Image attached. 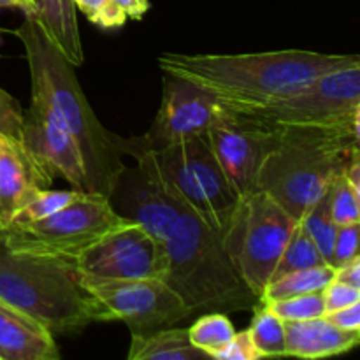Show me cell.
<instances>
[{"label":"cell","mask_w":360,"mask_h":360,"mask_svg":"<svg viewBox=\"0 0 360 360\" xmlns=\"http://www.w3.org/2000/svg\"><path fill=\"white\" fill-rule=\"evenodd\" d=\"M129 210V218L160 243L167 262L164 281L192 313L243 311L259 304L260 299L236 273L225 252L224 236L178 199L139 174Z\"/></svg>","instance_id":"6da1fadb"},{"label":"cell","mask_w":360,"mask_h":360,"mask_svg":"<svg viewBox=\"0 0 360 360\" xmlns=\"http://www.w3.org/2000/svg\"><path fill=\"white\" fill-rule=\"evenodd\" d=\"M360 60L357 55H327L306 49L245 55L158 56L162 72L188 81L234 112H250L295 94L323 74Z\"/></svg>","instance_id":"7a4b0ae2"},{"label":"cell","mask_w":360,"mask_h":360,"mask_svg":"<svg viewBox=\"0 0 360 360\" xmlns=\"http://www.w3.org/2000/svg\"><path fill=\"white\" fill-rule=\"evenodd\" d=\"M21 41L30 70L32 104L51 115L76 143L91 192L111 197L125 165L118 136L108 132L88 104L74 65L49 42L32 16L13 32Z\"/></svg>","instance_id":"3957f363"},{"label":"cell","mask_w":360,"mask_h":360,"mask_svg":"<svg viewBox=\"0 0 360 360\" xmlns=\"http://www.w3.org/2000/svg\"><path fill=\"white\" fill-rule=\"evenodd\" d=\"M359 130L278 127V144L264 160L259 190L301 220L359 155Z\"/></svg>","instance_id":"277c9868"},{"label":"cell","mask_w":360,"mask_h":360,"mask_svg":"<svg viewBox=\"0 0 360 360\" xmlns=\"http://www.w3.org/2000/svg\"><path fill=\"white\" fill-rule=\"evenodd\" d=\"M0 299L37 320L51 336L77 334L102 322L101 308L81 287L76 264L13 253L2 238Z\"/></svg>","instance_id":"5b68a950"},{"label":"cell","mask_w":360,"mask_h":360,"mask_svg":"<svg viewBox=\"0 0 360 360\" xmlns=\"http://www.w3.org/2000/svg\"><path fill=\"white\" fill-rule=\"evenodd\" d=\"M132 157L144 181L178 199L224 236L241 197L221 171L206 134Z\"/></svg>","instance_id":"8992f818"},{"label":"cell","mask_w":360,"mask_h":360,"mask_svg":"<svg viewBox=\"0 0 360 360\" xmlns=\"http://www.w3.org/2000/svg\"><path fill=\"white\" fill-rule=\"evenodd\" d=\"M129 221L112 207L111 197L90 192L42 220L0 229V238L13 253L76 264L104 236Z\"/></svg>","instance_id":"52a82bcc"},{"label":"cell","mask_w":360,"mask_h":360,"mask_svg":"<svg viewBox=\"0 0 360 360\" xmlns=\"http://www.w3.org/2000/svg\"><path fill=\"white\" fill-rule=\"evenodd\" d=\"M297 225V218L262 190L239 202L224 232V246L236 273L259 299Z\"/></svg>","instance_id":"ba28073f"},{"label":"cell","mask_w":360,"mask_h":360,"mask_svg":"<svg viewBox=\"0 0 360 360\" xmlns=\"http://www.w3.org/2000/svg\"><path fill=\"white\" fill-rule=\"evenodd\" d=\"M273 127H340L359 130L360 60L316 77L308 86L262 109L239 112Z\"/></svg>","instance_id":"9c48e42d"},{"label":"cell","mask_w":360,"mask_h":360,"mask_svg":"<svg viewBox=\"0 0 360 360\" xmlns=\"http://www.w3.org/2000/svg\"><path fill=\"white\" fill-rule=\"evenodd\" d=\"M77 278L101 308L102 322H123L132 333L172 327L192 315V309L160 278L118 280L79 269Z\"/></svg>","instance_id":"30bf717a"},{"label":"cell","mask_w":360,"mask_h":360,"mask_svg":"<svg viewBox=\"0 0 360 360\" xmlns=\"http://www.w3.org/2000/svg\"><path fill=\"white\" fill-rule=\"evenodd\" d=\"M206 137L238 195L243 199L259 190L260 167L276 148L278 129L218 105Z\"/></svg>","instance_id":"8fae6325"},{"label":"cell","mask_w":360,"mask_h":360,"mask_svg":"<svg viewBox=\"0 0 360 360\" xmlns=\"http://www.w3.org/2000/svg\"><path fill=\"white\" fill-rule=\"evenodd\" d=\"M218 105L202 90L181 77L164 74L162 102L155 122L146 136L122 139L118 146L122 155L132 157L137 151L160 150L169 144L181 143L192 137L206 134Z\"/></svg>","instance_id":"7c38bea8"},{"label":"cell","mask_w":360,"mask_h":360,"mask_svg":"<svg viewBox=\"0 0 360 360\" xmlns=\"http://www.w3.org/2000/svg\"><path fill=\"white\" fill-rule=\"evenodd\" d=\"M83 273L118 280H164L167 262L160 243L141 224L130 218L129 224L115 229L91 246L76 262Z\"/></svg>","instance_id":"4fadbf2b"},{"label":"cell","mask_w":360,"mask_h":360,"mask_svg":"<svg viewBox=\"0 0 360 360\" xmlns=\"http://www.w3.org/2000/svg\"><path fill=\"white\" fill-rule=\"evenodd\" d=\"M21 144L53 181L56 176H62L74 190L84 193L91 192L74 139L51 115L32 102L30 108L23 111Z\"/></svg>","instance_id":"5bb4252c"},{"label":"cell","mask_w":360,"mask_h":360,"mask_svg":"<svg viewBox=\"0 0 360 360\" xmlns=\"http://www.w3.org/2000/svg\"><path fill=\"white\" fill-rule=\"evenodd\" d=\"M51 183L23 144L0 137V229L9 227L13 218Z\"/></svg>","instance_id":"9a60e30c"},{"label":"cell","mask_w":360,"mask_h":360,"mask_svg":"<svg viewBox=\"0 0 360 360\" xmlns=\"http://www.w3.org/2000/svg\"><path fill=\"white\" fill-rule=\"evenodd\" d=\"M60 359L55 336L37 320L0 299V360Z\"/></svg>","instance_id":"2e32d148"},{"label":"cell","mask_w":360,"mask_h":360,"mask_svg":"<svg viewBox=\"0 0 360 360\" xmlns=\"http://www.w3.org/2000/svg\"><path fill=\"white\" fill-rule=\"evenodd\" d=\"M285 355L323 359L354 350L360 341V333L341 330L326 316H319L302 322H285Z\"/></svg>","instance_id":"e0dca14e"},{"label":"cell","mask_w":360,"mask_h":360,"mask_svg":"<svg viewBox=\"0 0 360 360\" xmlns=\"http://www.w3.org/2000/svg\"><path fill=\"white\" fill-rule=\"evenodd\" d=\"M32 14L46 37L74 67L83 65L84 53L81 44L76 6L72 0H30Z\"/></svg>","instance_id":"ac0fdd59"},{"label":"cell","mask_w":360,"mask_h":360,"mask_svg":"<svg viewBox=\"0 0 360 360\" xmlns=\"http://www.w3.org/2000/svg\"><path fill=\"white\" fill-rule=\"evenodd\" d=\"M197 360L210 359L195 348L188 338V329H164L150 333H132L129 360Z\"/></svg>","instance_id":"d6986e66"},{"label":"cell","mask_w":360,"mask_h":360,"mask_svg":"<svg viewBox=\"0 0 360 360\" xmlns=\"http://www.w3.org/2000/svg\"><path fill=\"white\" fill-rule=\"evenodd\" d=\"M334 276H336V269L330 264H322V266L294 271V273H288L285 276L271 281L266 287V290H264L260 301L271 302L278 301V299H288L295 297V295L322 292L334 280Z\"/></svg>","instance_id":"ffe728a7"},{"label":"cell","mask_w":360,"mask_h":360,"mask_svg":"<svg viewBox=\"0 0 360 360\" xmlns=\"http://www.w3.org/2000/svg\"><path fill=\"white\" fill-rule=\"evenodd\" d=\"M248 330L260 357H283L287 348L285 322L262 301L255 306V316Z\"/></svg>","instance_id":"44dd1931"},{"label":"cell","mask_w":360,"mask_h":360,"mask_svg":"<svg viewBox=\"0 0 360 360\" xmlns=\"http://www.w3.org/2000/svg\"><path fill=\"white\" fill-rule=\"evenodd\" d=\"M322 264H327L326 259H323V255L320 253V250L316 248L313 239L308 236V232H306L304 229H302V225L299 224L297 227H295L292 238L288 239L280 260H278V266L276 269H274L271 281L276 280V278L285 276V274L288 273H294V271L308 269V267L322 266Z\"/></svg>","instance_id":"7402d4cb"},{"label":"cell","mask_w":360,"mask_h":360,"mask_svg":"<svg viewBox=\"0 0 360 360\" xmlns=\"http://www.w3.org/2000/svg\"><path fill=\"white\" fill-rule=\"evenodd\" d=\"M234 326L224 313H207L200 316L188 329V338L195 348L213 359L218 352L224 350L234 336Z\"/></svg>","instance_id":"603a6c76"},{"label":"cell","mask_w":360,"mask_h":360,"mask_svg":"<svg viewBox=\"0 0 360 360\" xmlns=\"http://www.w3.org/2000/svg\"><path fill=\"white\" fill-rule=\"evenodd\" d=\"M330 188V186H329ZM299 224L302 225L306 232H308L309 238L313 239V243L316 245V248L320 250V253L323 255L326 262H330V257H333V246L334 239L338 234V225L336 221L330 217L329 210V190L302 214V218L299 220Z\"/></svg>","instance_id":"cb8c5ba5"},{"label":"cell","mask_w":360,"mask_h":360,"mask_svg":"<svg viewBox=\"0 0 360 360\" xmlns=\"http://www.w3.org/2000/svg\"><path fill=\"white\" fill-rule=\"evenodd\" d=\"M84 192L79 190H41L16 217L13 218L11 225L14 224H28V221L42 220V218L49 217V214L58 213L70 202L79 199Z\"/></svg>","instance_id":"d4e9b609"},{"label":"cell","mask_w":360,"mask_h":360,"mask_svg":"<svg viewBox=\"0 0 360 360\" xmlns=\"http://www.w3.org/2000/svg\"><path fill=\"white\" fill-rule=\"evenodd\" d=\"M264 304L283 322H302V320L319 319V316L326 315L322 292L295 295V297L288 299H278V301L264 302Z\"/></svg>","instance_id":"484cf974"},{"label":"cell","mask_w":360,"mask_h":360,"mask_svg":"<svg viewBox=\"0 0 360 360\" xmlns=\"http://www.w3.org/2000/svg\"><path fill=\"white\" fill-rule=\"evenodd\" d=\"M330 217L338 227L354 225L360 221V193L355 192L345 174L340 176L329 188Z\"/></svg>","instance_id":"4316f807"},{"label":"cell","mask_w":360,"mask_h":360,"mask_svg":"<svg viewBox=\"0 0 360 360\" xmlns=\"http://www.w3.org/2000/svg\"><path fill=\"white\" fill-rule=\"evenodd\" d=\"M88 20L97 27L111 30L125 25L127 14L115 4V0H72Z\"/></svg>","instance_id":"83f0119b"},{"label":"cell","mask_w":360,"mask_h":360,"mask_svg":"<svg viewBox=\"0 0 360 360\" xmlns=\"http://www.w3.org/2000/svg\"><path fill=\"white\" fill-rule=\"evenodd\" d=\"M23 111L20 102L0 88V137L21 143L23 132Z\"/></svg>","instance_id":"f1b7e54d"},{"label":"cell","mask_w":360,"mask_h":360,"mask_svg":"<svg viewBox=\"0 0 360 360\" xmlns=\"http://www.w3.org/2000/svg\"><path fill=\"white\" fill-rule=\"evenodd\" d=\"M359 255V224L343 225L338 229L336 239L333 246V257H330V266L338 269L340 266L347 264L354 257Z\"/></svg>","instance_id":"f546056e"},{"label":"cell","mask_w":360,"mask_h":360,"mask_svg":"<svg viewBox=\"0 0 360 360\" xmlns=\"http://www.w3.org/2000/svg\"><path fill=\"white\" fill-rule=\"evenodd\" d=\"M323 304H326V313L334 311V309L347 308V306L360 302V288L352 287V285L341 283V281L333 280L322 290Z\"/></svg>","instance_id":"4dcf8cb0"},{"label":"cell","mask_w":360,"mask_h":360,"mask_svg":"<svg viewBox=\"0 0 360 360\" xmlns=\"http://www.w3.org/2000/svg\"><path fill=\"white\" fill-rule=\"evenodd\" d=\"M213 359L217 360H257L262 359L257 352L255 345H253L250 330H241V333H234L232 340L229 341L227 347L221 352H218Z\"/></svg>","instance_id":"1f68e13d"},{"label":"cell","mask_w":360,"mask_h":360,"mask_svg":"<svg viewBox=\"0 0 360 360\" xmlns=\"http://www.w3.org/2000/svg\"><path fill=\"white\" fill-rule=\"evenodd\" d=\"M323 316L338 329L348 330V333H360V302L347 306V308L334 309Z\"/></svg>","instance_id":"d6a6232c"},{"label":"cell","mask_w":360,"mask_h":360,"mask_svg":"<svg viewBox=\"0 0 360 360\" xmlns=\"http://www.w3.org/2000/svg\"><path fill=\"white\" fill-rule=\"evenodd\" d=\"M334 280L360 288V257H354V259L348 260L347 264L338 267Z\"/></svg>","instance_id":"836d02e7"},{"label":"cell","mask_w":360,"mask_h":360,"mask_svg":"<svg viewBox=\"0 0 360 360\" xmlns=\"http://www.w3.org/2000/svg\"><path fill=\"white\" fill-rule=\"evenodd\" d=\"M115 4L132 20H141L150 9V0H115Z\"/></svg>","instance_id":"e575fe53"},{"label":"cell","mask_w":360,"mask_h":360,"mask_svg":"<svg viewBox=\"0 0 360 360\" xmlns=\"http://www.w3.org/2000/svg\"><path fill=\"white\" fill-rule=\"evenodd\" d=\"M0 9H20L25 16L32 14L30 0H0Z\"/></svg>","instance_id":"d590c367"}]
</instances>
